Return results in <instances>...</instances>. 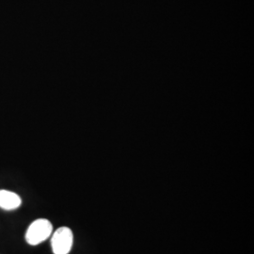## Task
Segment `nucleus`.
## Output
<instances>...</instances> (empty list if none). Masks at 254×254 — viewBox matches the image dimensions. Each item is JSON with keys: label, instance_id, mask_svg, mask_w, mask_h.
<instances>
[{"label": "nucleus", "instance_id": "obj_1", "mask_svg": "<svg viewBox=\"0 0 254 254\" xmlns=\"http://www.w3.org/2000/svg\"><path fill=\"white\" fill-rule=\"evenodd\" d=\"M53 226L49 220L40 218L33 221L26 233V241L31 246L39 245L51 236Z\"/></svg>", "mask_w": 254, "mask_h": 254}, {"label": "nucleus", "instance_id": "obj_3", "mask_svg": "<svg viewBox=\"0 0 254 254\" xmlns=\"http://www.w3.org/2000/svg\"><path fill=\"white\" fill-rule=\"evenodd\" d=\"M22 200L17 194L8 190H0V207L4 210L18 208Z\"/></svg>", "mask_w": 254, "mask_h": 254}, {"label": "nucleus", "instance_id": "obj_2", "mask_svg": "<svg viewBox=\"0 0 254 254\" xmlns=\"http://www.w3.org/2000/svg\"><path fill=\"white\" fill-rule=\"evenodd\" d=\"M73 236L71 229L59 228L51 239L52 251L54 254H68L73 246Z\"/></svg>", "mask_w": 254, "mask_h": 254}]
</instances>
